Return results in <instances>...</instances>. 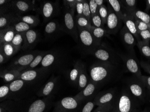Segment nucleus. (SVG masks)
<instances>
[{"label":"nucleus","mask_w":150,"mask_h":112,"mask_svg":"<svg viewBox=\"0 0 150 112\" xmlns=\"http://www.w3.org/2000/svg\"><path fill=\"white\" fill-rule=\"evenodd\" d=\"M81 103L74 97H66L56 104L52 112H76Z\"/></svg>","instance_id":"nucleus-7"},{"label":"nucleus","mask_w":150,"mask_h":112,"mask_svg":"<svg viewBox=\"0 0 150 112\" xmlns=\"http://www.w3.org/2000/svg\"><path fill=\"white\" fill-rule=\"evenodd\" d=\"M140 80L142 82L145 86L150 89V76H142Z\"/></svg>","instance_id":"nucleus-48"},{"label":"nucleus","mask_w":150,"mask_h":112,"mask_svg":"<svg viewBox=\"0 0 150 112\" xmlns=\"http://www.w3.org/2000/svg\"><path fill=\"white\" fill-rule=\"evenodd\" d=\"M64 6L65 9L75 12L76 5L78 1L76 0H67L64 1Z\"/></svg>","instance_id":"nucleus-43"},{"label":"nucleus","mask_w":150,"mask_h":112,"mask_svg":"<svg viewBox=\"0 0 150 112\" xmlns=\"http://www.w3.org/2000/svg\"><path fill=\"white\" fill-rule=\"evenodd\" d=\"M83 16L87 18L91 23V13L88 1H84L83 4Z\"/></svg>","instance_id":"nucleus-42"},{"label":"nucleus","mask_w":150,"mask_h":112,"mask_svg":"<svg viewBox=\"0 0 150 112\" xmlns=\"http://www.w3.org/2000/svg\"><path fill=\"white\" fill-rule=\"evenodd\" d=\"M92 54L95 56V58L103 62L110 64L109 62L112 60V56L110 52L107 50V48L99 45L95 48Z\"/></svg>","instance_id":"nucleus-20"},{"label":"nucleus","mask_w":150,"mask_h":112,"mask_svg":"<svg viewBox=\"0 0 150 112\" xmlns=\"http://www.w3.org/2000/svg\"><path fill=\"white\" fill-rule=\"evenodd\" d=\"M142 112H149V111H147V110H144V111H142Z\"/></svg>","instance_id":"nucleus-56"},{"label":"nucleus","mask_w":150,"mask_h":112,"mask_svg":"<svg viewBox=\"0 0 150 112\" xmlns=\"http://www.w3.org/2000/svg\"><path fill=\"white\" fill-rule=\"evenodd\" d=\"M108 1L109 3L113 10L114 11L119 18L120 19L123 18V15H122L121 12V5L119 1L117 0H108Z\"/></svg>","instance_id":"nucleus-35"},{"label":"nucleus","mask_w":150,"mask_h":112,"mask_svg":"<svg viewBox=\"0 0 150 112\" xmlns=\"http://www.w3.org/2000/svg\"><path fill=\"white\" fill-rule=\"evenodd\" d=\"M20 16L15 13L11 11L5 15H0V30L4 29L6 27L11 26L12 24L18 22Z\"/></svg>","instance_id":"nucleus-18"},{"label":"nucleus","mask_w":150,"mask_h":112,"mask_svg":"<svg viewBox=\"0 0 150 112\" xmlns=\"http://www.w3.org/2000/svg\"><path fill=\"white\" fill-rule=\"evenodd\" d=\"M90 81V79L88 75L86 67L84 65L82 64L77 83L78 89L81 91L83 90L87 86Z\"/></svg>","instance_id":"nucleus-25"},{"label":"nucleus","mask_w":150,"mask_h":112,"mask_svg":"<svg viewBox=\"0 0 150 112\" xmlns=\"http://www.w3.org/2000/svg\"><path fill=\"white\" fill-rule=\"evenodd\" d=\"M138 29L140 31V32L147 30L148 29V25L146 23H145L143 22L140 21L138 25Z\"/></svg>","instance_id":"nucleus-50"},{"label":"nucleus","mask_w":150,"mask_h":112,"mask_svg":"<svg viewBox=\"0 0 150 112\" xmlns=\"http://www.w3.org/2000/svg\"><path fill=\"white\" fill-rule=\"evenodd\" d=\"M124 2L127 8H133V7L134 6L136 1L135 0H126Z\"/></svg>","instance_id":"nucleus-51"},{"label":"nucleus","mask_w":150,"mask_h":112,"mask_svg":"<svg viewBox=\"0 0 150 112\" xmlns=\"http://www.w3.org/2000/svg\"><path fill=\"white\" fill-rule=\"evenodd\" d=\"M120 19L113 10L109 8L108 15L106 22L109 32L114 33L118 30L120 24Z\"/></svg>","instance_id":"nucleus-17"},{"label":"nucleus","mask_w":150,"mask_h":112,"mask_svg":"<svg viewBox=\"0 0 150 112\" xmlns=\"http://www.w3.org/2000/svg\"><path fill=\"white\" fill-rule=\"evenodd\" d=\"M140 35L144 40H148L150 39V32L149 30L141 31L140 32Z\"/></svg>","instance_id":"nucleus-49"},{"label":"nucleus","mask_w":150,"mask_h":112,"mask_svg":"<svg viewBox=\"0 0 150 112\" xmlns=\"http://www.w3.org/2000/svg\"><path fill=\"white\" fill-rule=\"evenodd\" d=\"M136 17L140 19L141 21L148 24L150 22V16L146 13L140 11H137L135 13Z\"/></svg>","instance_id":"nucleus-40"},{"label":"nucleus","mask_w":150,"mask_h":112,"mask_svg":"<svg viewBox=\"0 0 150 112\" xmlns=\"http://www.w3.org/2000/svg\"><path fill=\"white\" fill-rule=\"evenodd\" d=\"M63 23L61 26L63 31L70 35L75 41L78 42V29L75 21L74 12L64 8Z\"/></svg>","instance_id":"nucleus-3"},{"label":"nucleus","mask_w":150,"mask_h":112,"mask_svg":"<svg viewBox=\"0 0 150 112\" xmlns=\"http://www.w3.org/2000/svg\"><path fill=\"white\" fill-rule=\"evenodd\" d=\"M11 96V92L9 84L1 86L0 87V98L1 101L6 100Z\"/></svg>","instance_id":"nucleus-36"},{"label":"nucleus","mask_w":150,"mask_h":112,"mask_svg":"<svg viewBox=\"0 0 150 112\" xmlns=\"http://www.w3.org/2000/svg\"><path fill=\"white\" fill-rule=\"evenodd\" d=\"M50 72V70L48 69L43 67L33 70H25L21 72L18 79L38 83L43 80Z\"/></svg>","instance_id":"nucleus-5"},{"label":"nucleus","mask_w":150,"mask_h":112,"mask_svg":"<svg viewBox=\"0 0 150 112\" xmlns=\"http://www.w3.org/2000/svg\"><path fill=\"white\" fill-rule=\"evenodd\" d=\"M78 42L86 52L92 54L97 47L90 30L87 28L78 29Z\"/></svg>","instance_id":"nucleus-4"},{"label":"nucleus","mask_w":150,"mask_h":112,"mask_svg":"<svg viewBox=\"0 0 150 112\" xmlns=\"http://www.w3.org/2000/svg\"><path fill=\"white\" fill-rule=\"evenodd\" d=\"M61 31H63L59 22L54 19L49 22L45 25L44 35L47 38L53 39L59 35Z\"/></svg>","instance_id":"nucleus-15"},{"label":"nucleus","mask_w":150,"mask_h":112,"mask_svg":"<svg viewBox=\"0 0 150 112\" xmlns=\"http://www.w3.org/2000/svg\"><path fill=\"white\" fill-rule=\"evenodd\" d=\"M142 52L146 57L150 58V48L147 44H144L141 48Z\"/></svg>","instance_id":"nucleus-47"},{"label":"nucleus","mask_w":150,"mask_h":112,"mask_svg":"<svg viewBox=\"0 0 150 112\" xmlns=\"http://www.w3.org/2000/svg\"><path fill=\"white\" fill-rule=\"evenodd\" d=\"M16 33H22L32 29L33 27L23 22H18L11 25Z\"/></svg>","instance_id":"nucleus-31"},{"label":"nucleus","mask_w":150,"mask_h":112,"mask_svg":"<svg viewBox=\"0 0 150 112\" xmlns=\"http://www.w3.org/2000/svg\"><path fill=\"white\" fill-rule=\"evenodd\" d=\"M82 63L81 62H76L74 65V67L71 70L69 75L70 80L72 83L77 85L78 78L81 71Z\"/></svg>","instance_id":"nucleus-28"},{"label":"nucleus","mask_w":150,"mask_h":112,"mask_svg":"<svg viewBox=\"0 0 150 112\" xmlns=\"http://www.w3.org/2000/svg\"><path fill=\"white\" fill-rule=\"evenodd\" d=\"M84 1H78L76 3V10L77 12V15L83 16V4Z\"/></svg>","instance_id":"nucleus-46"},{"label":"nucleus","mask_w":150,"mask_h":112,"mask_svg":"<svg viewBox=\"0 0 150 112\" xmlns=\"http://www.w3.org/2000/svg\"><path fill=\"white\" fill-rule=\"evenodd\" d=\"M88 2L89 6H90L91 13V17L96 14L98 13L99 8L96 2V1L95 0H90L88 1Z\"/></svg>","instance_id":"nucleus-44"},{"label":"nucleus","mask_w":150,"mask_h":112,"mask_svg":"<svg viewBox=\"0 0 150 112\" xmlns=\"http://www.w3.org/2000/svg\"><path fill=\"white\" fill-rule=\"evenodd\" d=\"M38 9L34 1L16 0L12 1L11 11L19 16L30 11H37Z\"/></svg>","instance_id":"nucleus-10"},{"label":"nucleus","mask_w":150,"mask_h":112,"mask_svg":"<svg viewBox=\"0 0 150 112\" xmlns=\"http://www.w3.org/2000/svg\"><path fill=\"white\" fill-rule=\"evenodd\" d=\"M54 99L53 95H51L36 100L30 105L28 112H44L51 106Z\"/></svg>","instance_id":"nucleus-12"},{"label":"nucleus","mask_w":150,"mask_h":112,"mask_svg":"<svg viewBox=\"0 0 150 112\" xmlns=\"http://www.w3.org/2000/svg\"><path fill=\"white\" fill-rule=\"evenodd\" d=\"M139 112V111H136V112Z\"/></svg>","instance_id":"nucleus-58"},{"label":"nucleus","mask_w":150,"mask_h":112,"mask_svg":"<svg viewBox=\"0 0 150 112\" xmlns=\"http://www.w3.org/2000/svg\"><path fill=\"white\" fill-rule=\"evenodd\" d=\"M59 11V1H45L40 4V12L45 22L50 21L57 15Z\"/></svg>","instance_id":"nucleus-9"},{"label":"nucleus","mask_w":150,"mask_h":112,"mask_svg":"<svg viewBox=\"0 0 150 112\" xmlns=\"http://www.w3.org/2000/svg\"><path fill=\"white\" fill-rule=\"evenodd\" d=\"M24 42L23 33H16L15 37L11 42V44L15 47L22 49Z\"/></svg>","instance_id":"nucleus-37"},{"label":"nucleus","mask_w":150,"mask_h":112,"mask_svg":"<svg viewBox=\"0 0 150 112\" xmlns=\"http://www.w3.org/2000/svg\"><path fill=\"white\" fill-rule=\"evenodd\" d=\"M59 82V77L53 75L45 85L39 90L37 95L39 97H47L53 95L57 89Z\"/></svg>","instance_id":"nucleus-11"},{"label":"nucleus","mask_w":150,"mask_h":112,"mask_svg":"<svg viewBox=\"0 0 150 112\" xmlns=\"http://www.w3.org/2000/svg\"><path fill=\"white\" fill-rule=\"evenodd\" d=\"M12 1L9 0L0 1V15H5L11 11Z\"/></svg>","instance_id":"nucleus-34"},{"label":"nucleus","mask_w":150,"mask_h":112,"mask_svg":"<svg viewBox=\"0 0 150 112\" xmlns=\"http://www.w3.org/2000/svg\"><path fill=\"white\" fill-rule=\"evenodd\" d=\"M98 85L92 81L90 80L87 86L84 89L74 97L76 100L81 102L91 99L95 94Z\"/></svg>","instance_id":"nucleus-14"},{"label":"nucleus","mask_w":150,"mask_h":112,"mask_svg":"<svg viewBox=\"0 0 150 112\" xmlns=\"http://www.w3.org/2000/svg\"><path fill=\"white\" fill-rule=\"evenodd\" d=\"M75 21L77 29L82 28L88 29L92 26L91 23L83 16H76L75 18Z\"/></svg>","instance_id":"nucleus-32"},{"label":"nucleus","mask_w":150,"mask_h":112,"mask_svg":"<svg viewBox=\"0 0 150 112\" xmlns=\"http://www.w3.org/2000/svg\"><path fill=\"white\" fill-rule=\"evenodd\" d=\"M125 63V66L129 72L135 76L136 78L140 79L142 77L140 68L139 63L133 58H127L124 60Z\"/></svg>","instance_id":"nucleus-21"},{"label":"nucleus","mask_w":150,"mask_h":112,"mask_svg":"<svg viewBox=\"0 0 150 112\" xmlns=\"http://www.w3.org/2000/svg\"><path fill=\"white\" fill-rule=\"evenodd\" d=\"M114 102L115 101H114L108 104L99 106L93 112H112L114 106Z\"/></svg>","instance_id":"nucleus-38"},{"label":"nucleus","mask_w":150,"mask_h":112,"mask_svg":"<svg viewBox=\"0 0 150 112\" xmlns=\"http://www.w3.org/2000/svg\"><path fill=\"white\" fill-rule=\"evenodd\" d=\"M114 96V93L113 92H101L96 96L93 102L95 106H103L113 101Z\"/></svg>","instance_id":"nucleus-19"},{"label":"nucleus","mask_w":150,"mask_h":112,"mask_svg":"<svg viewBox=\"0 0 150 112\" xmlns=\"http://www.w3.org/2000/svg\"></svg>","instance_id":"nucleus-59"},{"label":"nucleus","mask_w":150,"mask_h":112,"mask_svg":"<svg viewBox=\"0 0 150 112\" xmlns=\"http://www.w3.org/2000/svg\"><path fill=\"white\" fill-rule=\"evenodd\" d=\"M122 37L124 42L126 45L129 47H132L134 45L135 40L134 36L125 26L122 29Z\"/></svg>","instance_id":"nucleus-29"},{"label":"nucleus","mask_w":150,"mask_h":112,"mask_svg":"<svg viewBox=\"0 0 150 112\" xmlns=\"http://www.w3.org/2000/svg\"><path fill=\"white\" fill-rule=\"evenodd\" d=\"M112 69L111 64L107 62L94 64L90 69V80L99 86L109 78Z\"/></svg>","instance_id":"nucleus-1"},{"label":"nucleus","mask_w":150,"mask_h":112,"mask_svg":"<svg viewBox=\"0 0 150 112\" xmlns=\"http://www.w3.org/2000/svg\"><path fill=\"white\" fill-rule=\"evenodd\" d=\"M9 60V59L7 58L3 54L0 53V64H3L6 63Z\"/></svg>","instance_id":"nucleus-52"},{"label":"nucleus","mask_w":150,"mask_h":112,"mask_svg":"<svg viewBox=\"0 0 150 112\" xmlns=\"http://www.w3.org/2000/svg\"><path fill=\"white\" fill-rule=\"evenodd\" d=\"M40 52V51L36 50L20 56L17 58L12 61L6 69L18 70L21 72L24 67L28 66L31 63Z\"/></svg>","instance_id":"nucleus-8"},{"label":"nucleus","mask_w":150,"mask_h":112,"mask_svg":"<svg viewBox=\"0 0 150 112\" xmlns=\"http://www.w3.org/2000/svg\"><path fill=\"white\" fill-rule=\"evenodd\" d=\"M124 21L125 24V27H127L128 30H129L130 32H131L133 35L137 37L138 36V30H137V27L136 26L135 23L134 22L132 19L129 18L128 17H123Z\"/></svg>","instance_id":"nucleus-33"},{"label":"nucleus","mask_w":150,"mask_h":112,"mask_svg":"<svg viewBox=\"0 0 150 112\" xmlns=\"http://www.w3.org/2000/svg\"><path fill=\"white\" fill-rule=\"evenodd\" d=\"M98 6V8H100L101 6L103 5V0H95Z\"/></svg>","instance_id":"nucleus-54"},{"label":"nucleus","mask_w":150,"mask_h":112,"mask_svg":"<svg viewBox=\"0 0 150 112\" xmlns=\"http://www.w3.org/2000/svg\"><path fill=\"white\" fill-rule=\"evenodd\" d=\"M49 51H40L39 53L37 55V56L34 59L31 63L28 66L24 67L22 71L25 70H33L38 65L41 63L43 59L44 58L45 55L48 53Z\"/></svg>","instance_id":"nucleus-30"},{"label":"nucleus","mask_w":150,"mask_h":112,"mask_svg":"<svg viewBox=\"0 0 150 112\" xmlns=\"http://www.w3.org/2000/svg\"><path fill=\"white\" fill-rule=\"evenodd\" d=\"M23 35L24 42L22 47L23 50L31 49L38 42L39 34L36 30L30 29L29 31L23 33Z\"/></svg>","instance_id":"nucleus-13"},{"label":"nucleus","mask_w":150,"mask_h":112,"mask_svg":"<svg viewBox=\"0 0 150 112\" xmlns=\"http://www.w3.org/2000/svg\"><path fill=\"white\" fill-rule=\"evenodd\" d=\"M20 50V49L15 47L11 43L0 44V53L3 54L9 59Z\"/></svg>","instance_id":"nucleus-23"},{"label":"nucleus","mask_w":150,"mask_h":112,"mask_svg":"<svg viewBox=\"0 0 150 112\" xmlns=\"http://www.w3.org/2000/svg\"><path fill=\"white\" fill-rule=\"evenodd\" d=\"M139 111L137 104L129 92H123L115 101L112 112H135Z\"/></svg>","instance_id":"nucleus-2"},{"label":"nucleus","mask_w":150,"mask_h":112,"mask_svg":"<svg viewBox=\"0 0 150 112\" xmlns=\"http://www.w3.org/2000/svg\"><path fill=\"white\" fill-rule=\"evenodd\" d=\"M0 112H6V111L5 110V108L2 107V106L0 108Z\"/></svg>","instance_id":"nucleus-55"},{"label":"nucleus","mask_w":150,"mask_h":112,"mask_svg":"<svg viewBox=\"0 0 150 112\" xmlns=\"http://www.w3.org/2000/svg\"><path fill=\"white\" fill-rule=\"evenodd\" d=\"M148 1V3H149V5L150 6V0H149V1Z\"/></svg>","instance_id":"nucleus-57"},{"label":"nucleus","mask_w":150,"mask_h":112,"mask_svg":"<svg viewBox=\"0 0 150 112\" xmlns=\"http://www.w3.org/2000/svg\"><path fill=\"white\" fill-rule=\"evenodd\" d=\"M88 29L92 34L97 45H100L101 39L105 36L106 30L103 27H95L93 26L88 28Z\"/></svg>","instance_id":"nucleus-26"},{"label":"nucleus","mask_w":150,"mask_h":112,"mask_svg":"<svg viewBox=\"0 0 150 112\" xmlns=\"http://www.w3.org/2000/svg\"><path fill=\"white\" fill-rule=\"evenodd\" d=\"M144 86L142 82L137 78L136 80H132L129 82V88L133 96L143 100L145 96Z\"/></svg>","instance_id":"nucleus-16"},{"label":"nucleus","mask_w":150,"mask_h":112,"mask_svg":"<svg viewBox=\"0 0 150 112\" xmlns=\"http://www.w3.org/2000/svg\"><path fill=\"white\" fill-rule=\"evenodd\" d=\"M21 72L18 70H4L1 72V77L5 82H11L19 78Z\"/></svg>","instance_id":"nucleus-24"},{"label":"nucleus","mask_w":150,"mask_h":112,"mask_svg":"<svg viewBox=\"0 0 150 112\" xmlns=\"http://www.w3.org/2000/svg\"><path fill=\"white\" fill-rule=\"evenodd\" d=\"M95 106L93 101L88 102L79 112H92Z\"/></svg>","instance_id":"nucleus-45"},{"label":"nucleus","mask_w":150,"mask_h":112,"mask_svg":"<svg viewBox=\"0 0 150 112\" xmlns=\"http://www.w3.org/2000/svg\"><path fill=\"white\" fill-rule=\"evenodd\" d=\"M91 23L93 25V26L95 27H103V23L102 22V19L98 13L91 17Z\"/></svg>","instance_id":"nucleus-41"},{"label":"nucleus","mask_w":150,"mask_h":112,"mask_svg":"<svg viewBox=\"0 0 150 112\" xmlns=\"http://www.w3.org/2000/svg\"><path fill=\"white\" fill-rule=\"evenodd\" d=\"M64 55L60 51L49 50L43 59L40 65L42 67L50 70L57 67L64 60Z\"/></svg>","instance_id":"nucleus-6"},{"label":"nucleus","mask_w":150,"mask_h":112,"mask_svg":"<svg viewBox=\"0 0 150 112\" xmlns=\"http://www.w3.org/2000/svg\"><path fill=\"white\" fill-rule=\"evenodd\" d=\"M16 34V32L11 26L0 30V44L11 43Z\"/></svg>","instance_id":"nucleus-22"},{"label":"nucleus","mask_w":150,"mask_h":112,"mask_svg":"<svg viewBox=\"0 0 150 112\" xmlns=\"http://www.w3.org/2000/svg\"><path fill=\"white\" fill-rule=\"evenodd\" d=\"M141 65L142 67H144V69L150 75V65L146 64L143 63Z\"/></svg>","instance_id":"nucleus-53"},{"label":"nucleus","mask_w":150,"mask_h":112,"mask_svg":"<svg viewBox=\"0 0 150 112\" xmlns=\"http://www.w3.org/2000/svg\"><path fill=\"white\" fill-rule=\"evenodd\" d=\"M20 21L23 22L33 27H37L40 23V20L38 15L20 16L18 18V22Z\"/></svg>","instance_id":"nucleus-27"},{"label":"nucleus","mask_w":150,"mask_h":112,"mask_svg":"<svg viewBox=\"0 0 150 112\" xmlns=\"http://www.w3.org/2000/svg\"><path fill=\"white\" fill-rule=\"evenodd\" d=\"M98 14L101 17L103 24L106 23L108 15V10L107 9L106 6L103 5L100 7L98 9Z\"/></svg>","instance_id":"nucleus-39"}]
</instances>
